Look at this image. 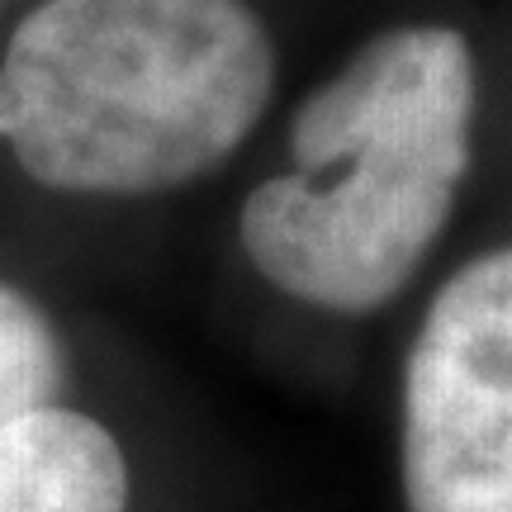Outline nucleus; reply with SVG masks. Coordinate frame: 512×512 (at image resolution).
I'll return each instance as SVG.
<instances>
[{
  "mask_svg": "<svg viewBox=\"0 0 512 512\" xmlns=\"http://www.w3.org/2000/svg\"><path fill=\"white\" fill-rule=\"evenodd\" d=\"M57 380L62 356L48 318L24 294L0 285V427L48 408Z\"/></svg>",
  "mask_w": 512,
  "mask_h": 512,
  "instance_id": "nucleus-5",
  "label": "nucleus"
},
{
  "mask_svg": "<svg viewBox=\"0 0 512 512\" xmlns=\"http://www.w3.org/2000/svg\"><path fill=\"white\" fill-rule=\"evenodd\" d=\"M128 465L110 427L38 408L0 427V512H124Z\"/></svg>",
  "mask_w": 512,
  "mask_h": 512,
  "instance_id": "nucleus-4",
  "label": "nucleus"
},
{
  "mask_svg": "<svg viewBox=\"0 0 512 512\" xmlns=\"http://www.w3.org/2000/svg\"><path fill=\"white\" fill-rule=\"evenodd\" d=\"M475 57L456 29L366 43L290 124L294 171L242 204V247L275 290L366 313L403 290L470 162Z\"/></svg>",
  "mask_w": 512,
  "mask_h": 512,
  "instance_id": "nucleus-2",
  "label": "nucleus"
},
{
  "mask_svg": "<svg viewBox=\"0 0 512 512\" xmlns=\"http://www.w3.org/2000/svg\"><path fill=\"white\" fill-rule=\"evenodd\" d=\"M271 81L242 0H43L0 57V138L53 190H171L252 133Z\"/></svg>",
  "mask_w": 512,
  "mask_h": 512,
  "instance_id": "nucleus-1",
  "label": "nucleus"
},
{
  "mask_svg": "<svg viewBox=\"0 0 512 512\" xmlns=\"http://www.w3.org/2000/svg\"><path fill=\"white\" fill-rule=\"evenodd\" d=\"M408 512H512V247L446 280L403 375Z\"/></svg>",
  "mask_w": 512,
  "mask_h": 512,
  "instance_id": "nucleus-3",
  "label": "nucleus"
}]
</instances>
